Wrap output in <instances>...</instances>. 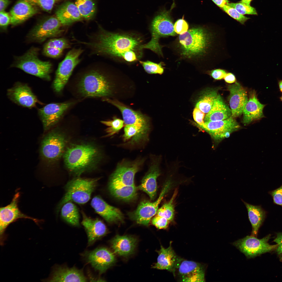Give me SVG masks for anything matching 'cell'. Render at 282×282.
Wrapping results in <instances>:
<instances>
[{"label": "cell", "instance_id": "4dcf8cb0", "mask_svg": "<svg viewBox=\"0 0 282 282\" xmlns=\"http://www.w3.org/2000/svg\"><path fill=\"white\" fill-rule=\"evenodd\" d=\"M137 243L136 239L130 236H116L111 241V247L115 252L123 256L133 253Z\"/></svg>", "mask_w": 282, "mask_h": 282}, {"label": "cell", "instance_id": "52a82bcc", "mask_svg": "<svg viewBox=\"0 0 282 282\" xmlns=\"http://www.w3.org/2000/svg\"><path fill=\"white\" fill-rule=\"evenodd\" d=\"M171 10L162 11L153 20L150 28L151 39L148 43L142 45L143 49L150 50L158 55L163 56L162 46L159 43L160 39L176 35L170 15Z\"/></svg>", "mask_w": 282, "mask_h": 282}, {"label": "cell", "instance_id": "60d3db41", "mask_svg": "<svg viewBox=\"0 0 282 282\" xmlns=\"http://www.w3.org/2000/svg\"><path fill=\"white\" fill-rule=\"evenodd\" d=\"M222 9L231 17L242 25H244L245 22L250 19L241 14L234 8L227 4L225 5Z\"/></svg>", "mask_w": 282, "mask_h": 282}, {"label": "cell", "instance_id": "836d02e7", "mask_svg": "<svg viewBox=\"0 0 282 282\" xmlns=\"http://www.w3.org/2000/svg\"><path fill=\"white\" fill-rule=\"evenodd\" d=\"M61 216L68 223L75 226H80V215L75 205L69 201L64 204L61 208Z\"/></svg>", "mask_w": 282, "mask_h": 282}, {"label": "cell", "instance_id": "8fae6325", "mask_svg": "<svg viewBox=\"0 0 282 282\" xmlns=\"http://www.w3.org/2000/svg\"><path fill=\"white\" fill-rule=\"evenodd\" d=\"M270 236L269 234L259 239L252 236H247L233 242L232 245L248 258H253L276 250L277 246V244L271 245L268 243Z\"/></svg>", "mask_w": 282, "mask_h": 282}, {"label": "cell", "instance_id": "f907efd6", "mask_svg": "<svg viewBox=\"0 0 282 282\" xmlns=\"http://www.w3.org/2000/svg\"><path fill=\"white\" fill-rule=\"evenodd\" d=\"M224 78L225 81L228 83H232L236 81V78L235 75L230 72L227 73Z\"/></svg>", "mask_w": 282, "mask_h": 282}, {"label": "cell", "instance_id": "f5cc1de1", "mask_svg": "<svg viewBox=\"0 0 282 282\" xmlns=\"http://www.w3.org/2000/svg\"><path fill=\"white\" fill-rule=\"evenodd\" d=\"M10 2L9 0H0V11H4Z\"/></svg>", "mask_w": 282, "mask_h": 282}, {"label": "cell", "instance_id": "4fadbf2b", "mask_svg": "<svg viewBox=\"0 0 282 282\" xmlns=\"http://www.w3.org/2000/svg\"><path fill=\"white\" fill-rule=\"evenodd\" d=\"M75 102L70 101L51 103L38 109V114L44 131H48L58 123Z\"/></svg>", "mask_w": 282, "mask_h": 282}, {"label": "cell", "instance_id": "3957f363", "mask_svg": "<svg viewBox=\"0 0 282 282\" xmlns=\"http://www.w3.org/2000/svg\"><path fill=\"white\" fill-rule=\"evenodd\" d=\"M142 160H123L119 163L109 179L108 189L111 194L118 198L130 201L137 195L134 176L143 162Z\"/></svg>", "mask_w": 282, "mask_h": 282}, {"label": "cell", "instance_id": "83f0119b", "mask_svg": "<svg viewBox=\"0 0 282 282\" xmlns=\"http://www.w3.org/2000/svg\"><path fill=\"white\" fill-rule=\"evenodd\" d=\"M50 281L85 282L87 279L81 270L75 267H60L54 271Z\"/></svg>", "mask_w": 282, "mask_h": 282}, {"label": "cell", "instance_id": "9c48e42d", "mask_svg": "<svg viewBox=\"0 0 282 282\" xmlns=\"http://www.w3.org/2000/svg\"><path fill=\"white\" fill-rule=\"evenodd\" d=\"M65 136L56 130L48 133L43 139L40 152L42 159L48 163L58 160L63 155L66 145Z\"/></svg>", "mask_w": 282, "mask_h": 282}, {"label": "cell", "instance_id": "bcb514c9", "mask_svg": "<svg viewBox=\"0 0 282 282\" xmlns=\"http://www.w3.org/2000/svg\"><path fill=\"white\" fill-rule=\"evenodd\" d=\"M0 25L1 28L3 30H5L11 22L10 15L4 11L0 12Z\"/></svg>", "mask_w": 282, "mask_h": 282}, {"label": "cell", "instance_id": "816d5d0a", "mask_svg": "<svg viewBox=\"0 0 282 282\" xmlns=\"http://www.w3.org/2000/svg\"><path fill=\"white\" fill-rule=\"evenodd\" d=\"M217 6L222 8L229 3L228 0H212Z\"/></svg>", "mask_w": 282, "mask_h": 282}, {"label": "cell", "instance_id": "5b68a950", "mask_svg": "<svg viewBox=\"0 0 282 282\" xmlns=\"http://www.w3.org/2000/svg\"><path fill=\"white\" fill-rule=\"evenodd\" d=\"M214 36L202 27L192 28L180 34L178 40L182 55L189 58L204 55L212 46Z\"/></svg>", "mask_w": 282, "mask_h": 282}, {"label": "cell", "instance_id": "2e32d148", "mask_svg": "<svg viewBox=\"0 0 282 282\" xmlns=\"http://www.w3.org/2000/svg\"><path fill=\"white\" fill-rule=\"evenodd\" d=\"M61 25L56 17H50L36 25L29 33L28 38L32 40L40 42L48 38L57 37L63 32L61 29Z\"/></svg>", "mask_w": 282, "mask_h": 282}, {"label": "cell", "instance_id": "d6a6232c", "mask_svg": "<svg viewBox=\"0 0 282 282\" xmlns=\"http://www.w3.org/2000/svg\"><path fill=\"white\" fill-rule=\"evenodd\" d=\"M70 46V42L66 38L52 39L45 44L43 52L44 55L48 57L58 58L62 55L64 50Z\"/></svg>", "mask_w": 282, "mask_h": 282}, {"label": "cell", "instance_id": "7dc6e473", "mask_svg": "<svg viewBox=\"0 0 282 282\" xmlns=\"http://www.w3.org/2000/svg\"><path fill=\"white\" fill-rule=\"evenodd\" d=\"M193 116L195 121L200 126L203 125L204 123V113L195 107L193 112Z\"/></svg>", "mask_w": 282, "mask_h": 282}, {"label": "cell", "instance_id": "f6af8a7d", "mask_svg": "<svg viewBox=\"0 0 282 282\" xmlns=\"http://www.w3.org/2000/svg\"><path fill=\"white\" fill-rule=\"evenodd\" d=\"M268 193L272 197L274 204L282 207V184L279 187L269 191Z\"/></svg>", "mask_w": 282, "mask_h": 282}, {"label": "cell", "instance_id": "11a10c76", "mask_svg": "<svg viewBox=\"0 0 282 282\" xmlns=\"http://www.w3.org/2000/svg\"><path fill=\"white\" fill-rule=\"evenodd\" d=\"M253 0H241L240 1L248 4H250L251 2Z\"/></svg>", "mask_w": 282, "mask_h": 282}, {"label": "cell", "instance_id": "8992f818", "mask_svg": "<svg viewBox=\"0 0 282 282\" xmlns=\"http://www.w3.org/2000/svg\"><path fill=\"white\" fill-rule=\"evenodd\" d=\"M99 179L98 178L77 177L69 181L65 186V194L57 206V213L62 206L68 202H73L79 204L87 202L95 189Z\"/></svg>", "mask_w": 282, "mask_h": 282}, {"label": "cell", "instance_id": "f546056e", "mask_svg": "<svg viewBox=\"0 0 282 282\" xmlns=\"http://www.w3.org/2000/svg\"><path fill=\"white\" fill-rule=\"evenodd\" d=\"M232 116L231 109L218 94L209 112L204 117V122L214 121L227 119Z\"/></svg>", "mask_w": 282, "mask_h": 282}, {"label": "cell", "instance_id": "ba28073f", "mask_svg": "<svg viewBox=\"0 0 282 282\" xmlns=\"http://www.w3.org/2000/svg\"><path fill=\"white\" fill-rule=\"evenodd\" d=\"M38 50L33 48L23 55L16 58L13 66L28 74L49 81L52 65L49 61L40 60L38 56Z\"/></svg>", "mask_w": 282, "mask_h": 282}, {"label": "cell", "instance_id": "d6986e66", "mask_svg": "<svg viewBox=\"0 0 282 282\" xmlns=\"http://www.w3.org/2000/svg\"><path fill=\"white\" fill-rule=\"evenodd\" d=\"M84 255L88 262L100 274L105 272L116 261L113 253L104 247L87 252Z\"/></svg>", "mask_w": 282, "mask_h": 282}, {"label": "cell", "instance_id": "9a60e30c", "mask_svg": "<svg viewBox=\"0 0 282 282\" xmlns=\"http://www.w3.org/2000/svg\"><path fill=\"white\" fill-rule=\"evenodd\" d=\"M7 95L12 102L23 107L31 109L36 107L38 103L42 104L27 84L20 82L9 89Z\"/></svg>", "mask_w": 282, "mask_h": 282}, {"label": "cell", "instance_id": "484cf974", "mask_svg": "<svg viewBox=\"0 0 282 282\" xmlns=\"http://www.w3.org/2000/svg\"><path fill=\"white\" fill-rule=\"evenodd\" d=\"M266 105L260 102L255 90L252 91L243 109V123L245 124H249L265 117L263 111Z\"/></svg>", "mask_w": 282, "mask_h": 282}, {"label": "cell", "instance_id": "e0dca14e", "mask_svg": "<svg viewBox=\"0 0 282 282\" xmlns=\"http://www.w3.org/2000/svg\"><path fill=\"white\" fill-rule=\"evenodd\" d=\"M176 271L181 281H205L204 268L199 263L179 258L175 272Z\"/></svg>", "mask_w": 282, "mask_h": 282}, {"label": "cell", "instance_id": "cb8c5ba5", "mask_svg": "<svg viewBox=\"0 0 282 282\" xmlns=\"http://www.w3.org/2000/svg\"><path fill=\"white\" fill-rule=\"evenodd\" d=\"M38 10L36 6L26 0H19L10 11V23L18 25L36 14Z\"/></svg>", "mask_w": 282, "mask_h": 282}, {"label": "cell", "instance_id": "e575fe53", "mask_svg": "<svg viewBox=\"0 0 282 282\" xmlns=\"http://www.w3.org/2000/svg\"><path fill=\"white\" fill-rule=\"evenodd\" d=\"M218 94L215 89L207 90L196 104V107L204 113H207L212 107Z\"/></svg>", "mask_w": 282, "mask_h": 282}, {"label": "cell", "instance_id": "6da1fadb", "mask_svg": "<svg viewBox=\"0 0 282 282\" xmlns=\"http://www.w3.org/2000/svg\"><path fill=\"white\" fill-rule=\"evenodd\" d=\"M81 42L93 54L119 58L128 62L138 61L143 55L142 38L136 34L114 33L100 27L88 42Z\"/></svg>", "mask_w": 282, "mask_h": 282}, {"label": "cell", "instance_id": "5bb4252c", "mask_svg": "<svg viewBox=\"0 0 282 282\" xmlns=\"http://www.w3.org/2000/svg\"><path fill=\"white\" fill-rule=\"evenodd\" d=\"M20 196V192H16L10 204L0 208V235L1 244H3L4 234L6 229L10 224L17 220L19 219H29L37 224L42 221L27 215L21 212L18 206Z\"/></svg>", "mask_w": 282, "mask_h": 282}, {"label": "cell", "instance_id": "ac0fdd59", "mask_svg": "<svg viewBox=\"0 0 282 282\" xmlns=\"http://www.w3.org/2000/svg\"><path fill=\"white\" fill-rule=\"evenodd\" d=\"M232 116L222 120L204 122L200 126L208 132L215 140L227 138L231 133L236 131L240 126Z\"/></svg>", "mask_w": 282, "mask_h": 282}, {"label": "cell", "instance_id": "8d00e7d4", "mask_svg": "<svg viewBox=\"0 0 282 282\" xmlns=\"http://www.w3.org/2000/svg\"><path fill=\"white\" fill-rule=\"evenodd\" d=\"M177 194V192L175 191L170 200L158 209L156 214L166 218L170 222L172 221L174 215L173 203Z\"/></svg>", "mask_w": 282, "mask_h": 282}, {"label": "cell", "instance_id": "74e56055", "mask_svg": "<svg viewBox=\"0 0 282 282\" xmlns=\"http://www.w3.org/2000/svg\"><path fill=\"white\" fill-rule=\"evenodd\" d=\"M101 122L107 127L105 130L106 137L111 136L117 133L125 124L123 120L115 117L112 120L102 121Z\"/></svg>", "mask_w": 282, "mask_h": 282}, {"label": "cell", "instance_id": "7a4b0ae2", "mask_svg": "<svg viewBox=\"0 0 282 282\" xmlns=\"http://www.w3.org/2000/svg\"><path fill=\"white\" fill-rule=\"evenodd\" d=\"M73 85L76 96L82 99L107 98L112 92L108 77L98 64L91 65L79 73Z\"/></svg>", "mask_w": 282, "mask_h": 282}, {"label": "cell", "instance_id": "277c9868", "mask_svg": "<svg viewBox=\"0 0 282 282\" xmlns=\"http://www.w3.org/2000/svg\"><path fill=\"white\" fill-rule=\"evenodd\" d=\"M101 157L98 149L94 145L87 144L70 145L63 154L64 163L67 168L77 175L93 169Z\"/></svg>", "mask_w": 282, "mask_h": 282}, {"label": "cell", "instance_id": "30bf717a", "mask_svg": "<svg viewBox=\"0 0 282 282\" xmlns=\"http://www.w3.org/2000/svg\"><path fill=\"white\" fill-rule=\"evenodd\" d=\"M83 51L81 48H73L60 63L52 85L55 92L59 93L62 91L74 69L80 62L79 57Z\"/></svg>", "mask_w": 282, "mask_h": 282}, {"label": "cell", "instance_id": "db71d44e", "mask_svg": "<svg viewBox=\"0 0 282 282\" xmlns=\"http://www.w3.org/2000/svg\"><path fill=\"white\" fill-rule=\"evenodd\" d=\"M278 85L280 91L282 93V80L279 81Z\"/></svg>", "mask_w": 282, "mask_h": 282}, {"label": "cell", "instance_id": "c3c4849f", "mask_svg": "<svg viewBox=\"0 0 282 282\" xmlns=\"http://www.w3.org/2000/svg\"><path fill=\"white\" fill-rule=\"evenodd\" d=\"M227 73L226 71L224 69L217 68L210 71V74L214 79L218 80L224 78Z\"/></svg>", "mask_w": 282, "mask_h": 282}, {"label": "cell", "instance_id": "ab89813d", "mask_svg": "<svg viewBox=\"0 0 282 282\" xmlns=\"http://www.w3.org/2000/svg\"><path fill=\"white\" fill-rule=\"evenodd\" d=\"M145 70L150 74H162L164 72L162 63H156L149 61H139Z\"/></svg>", "mask_w": 282, "mask_h": 282}, {"label": "cell", "instance_id": "681fc988", "mask_svg": "<svg viewBox=\"0 0 282 282\" xmlns=\"http://www.w3.org/2000/svg\"><path fill=\"white\" fill-rule=\"evenodd\" d=\"M274 241L277 245L276 250L280 260H282V232L278 233Z\"/></svg>", "mask_w": 282, "mask_h": 282}, {"label": "cell", "instance_id": "44dd1931", "mask_svg": "<svg viewBox=\"0 0 282 282\" xmlns=\"http://www.w3.org/2000/svg\"><path fill=\"white\" fill-rule=\"evenodd\" d=\"M229 101L232 116L236 117L243 113L244 107L248 101L247 91L240 84L236 82L229 85Z\"/></svg>", "mask_w": 282, "mask_h": 282}, {"label": "cell", "instance_id": "f1b7e54d", "mask_svg": "<svg viewBox=\"0 0 282 282\" xmlns=\"http://www.w3.org/2000/svg\"><path fill=\"white\" fill-rule=\"evenodd\" d=\"M56 15L62 25L64 26L80 21L82 18L75 4L69 2L59 7L56 11Z\"/></svg>", "mask_w": 282, "mask_h": 282}, {"label": "cell", "instance_id": "ffe728a7", "mask_svg": "<svg viewBox=\"0 0 282 282\" xmlns=\"http://www.w3.org/2000/svg\"><path fill=\"white\" fill-rule=\"evenodd\" d=\"M115 106L121 112L125 125L134 124L150 129L149 120L148 117L139 111L134 110L118 101L108 98H103Z\"/></svg>", "mask_w": 282, "mask_h": 282}, {"label": "cell", "instance_id": "ee69618b", "mask_svg": "<svg viewBox=\"0 0 282 282\" xmlns=\"http://www.w3.org/2000/svg\"><path fill=\"white\" fill-rule=\"evenodd\" d=\"M175 32L177 34H182L186 32L189 28L187 22L183 19L178 20L174 25Z\"/></svg>", "mask_w": 282, "mask_h": 282}, {"label": "cell", "instance_id": "d4e9b609", "mask_svg": "<svg viewBox=\"0 0 282 282\" xmlns=\"http://www.w3.org/2000/svg\"><path fill=\"white\" fill-rule=\"evenodd\" d=\"M159 159L153 161L138 187L146 193L151 200H154L156 195L157 179L160 174Z\"/></svg>", "mask_w": 282, "mask_h": 282}, {"label": "cell", "instance_id": "7bdbcfd3", "mask_svg": "<svg viewBox=\"0 0 282 282\" xmlns=\"http://www.w3.org/2000/svg\"><path fill=\"white\" fill-rule=\"evenodd\" d=\"M170 222L166 218L156 214L152 220V224L159 229H166Z\"/></svg>", "mask_w": 282, "mask_h": 282}, {"label": "cell", "instance_id": "1f68e13d", "mask_svg": "<svg viewBox=\"0 0 282 282\" xmlns=\"http://www.w3.org/2000/svg\"><path fill=\"white\" fill-rule=\"evenodd\" d=\"M247 209L248 218L251 225V236L256 237L266 215V212L261 205H254L242 200Z\"/></svg>", "mask_w": 282, "mask_h": 282}, {"label": "cell", "instance_id": "7c38bea8", "mask_svg": "<svg viewBox=\"0 0 282 282\" xmlns=\"http://www.w3.org/2000/svg\"><path fill=\"white\" fill-rule=\"evenodd\" d=\"M172 184L170 180H167L163 185L157 199L153 202L145 200L142 201L137 209L130 214V218L138 224L148 226L151 218L156 214L159 205L171 187Z\"/></svg>", "mask_w": 282, "mask_h": 282}, {"label": "cell", "instance_id": "9f6ffc18", "mask_svg": "<svg viewBox=\"0 0 282 282\" xmlns=\"http://www.w3.org/2000/svg\"><path fill=\"white\" fill-rule=\"evenodd\" d=\"M280 100H281V102H282V96H281V97H280Z\"/></svg>", "mask_w": 282, "mask_h": 282}, {"label": "cell", "instance_id": "b9f144b4", "mask_svg": "<svg viewBox=\"0 0 282 282\" xmlns=\"http://www.w3.org/2000/svg\"><path fill=\"white\" fill-rule=\"evenodd\" d=\"M44 10L50 12L54 4L59 0H26Z\"/></svg>", "mask_w": 282, "mask_h": 282}, {"label": "cell", "instance_id": "7402d4cb", "mask_svg": "<svg viewBox=\"0 0 282 282\" xmlns=\"http://www.w3.org/2000/svg\"><path fill=\"white\" fill-rule=\"evenodd\" d=\"M91 205L95 212L109 223L123 221L124 216L118 209L106 202L99 196L94 197Z\"/></svg>", "mask_w": 282, "mask_h": 282}, {"label": "cell", "instance_id": "d590c367", "mask_svg": "<svg viewBox=\"0 0 282 282\" xmlns=\"http://www.w3.org/2000/svg\"><path fill=\"white\" fill-rule=\"evenodd\" d=\"M75 4L82 17L89 20L94 15L96 8L92 0H76Z\"/></svg>", "mask_w": 282, "mask_h": 282}, {"label": "cell", "instance_id": "4316f807", "mask_svg": "<svg viewBox=\"0 0 282 282\" xmlns=\"http://www.w3.org/2000/svg\"><path fill=\"white\" fill-rule=\"evenodd\" d=\"M158 256L157 263L152 267L161 270H166L173 272L174 274L175 266L179 258L172 247V242L169 246L165 248L161 246L160 250L157 251Z\"/></svg>", "mask_w": 282, "mask_h": 282}, {"label": "cell", "instance_id": "f35d334b", "mask_svg": "<svg viewBox=\"0 0 282 282\" xmlns=\"http://www.w3.org/2000/svg\"><path fill=\"white\" fill-rule=\"evenodd\" d=\"M227 5L234 8L240 14L243 15L245 14L257 15L256 10L250 4L240 1L236 3H229Z\"/></svg>", "mask_w": 282, "mask_h": 282}, {"label": "cell", "instance_id": "603a6c76", "mask_svg": "<svg viewBox=\"0 0 282 282\" xmlns=\"http://www.w3.org/2000/svg\"><path fill=\"white\" fill-rule=\"evenodd\" d=\"M82 214L81 224L87 234L88 245L90 246L104 236L107 233V229L103 222L98 218H91L83 211Z\"/></svg>", "mask_w": 282, "mask_h": 282}]
</instances>
